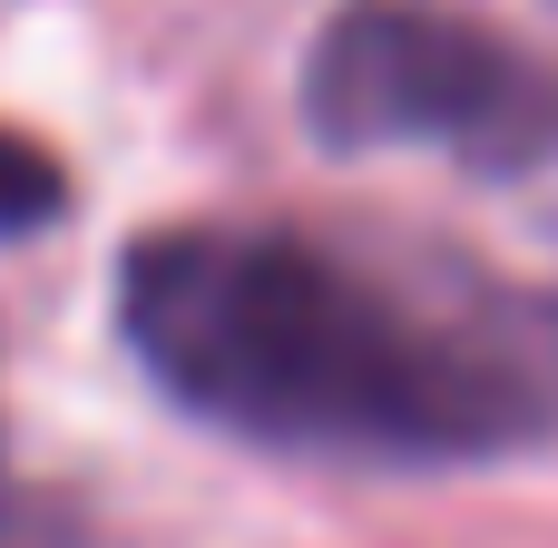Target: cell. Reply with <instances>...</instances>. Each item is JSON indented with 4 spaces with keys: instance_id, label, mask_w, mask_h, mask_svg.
Here are the masks:
<instances>
[{
    "instance_id": "cell-1",
    "label": "cell",
    "mask_w": 558,
    "mask_h": 548,
    "mask_svg": "<svg viewBox=\"0 0 558 548\" xmlns=\"http://www.w3.org/2000/svg\"><path fill=\"white\" fill-rule=\"evenodd\" d=\"M118 343L216 441L333 471H500L558 451V284L432 235L147 226Z\"/></svg>"
},
{
    "instance_id": "cell-2",
    "label": "cell",
    "mask_w": 558,
    "mask_h": 548,
    "mask_svg": "<svg viewBox=\"0 0 558 548\" xmlns=\"http://www.w3.org/2000/svg\"><path fill=\"white\" fill-rule=\"evenodd\" d=\"M324 157H441L490 186H558V69L451 0H343L294 78Z\"/></svg>"
},
{
    "instance_id": "cell-3",
    "label": "cell",
    "mask_w": 558,
    "mask_h": 548,
    "mask_svg": "<svg viewBox=\"0 0 558 548\" xmlns=\"http://www.w3.org/2000/svg\"><path fill=\"white\" fill-rule=\"evenodd\" d=\"M59 216H69V167H59L39 137L0 127V245H29V235H49Z\"/></svg>"
},
{
    "instance_id": "cell-4",
    "label": "cell",
    "mask_w": 558,
    "mask_h": 548,
    "mask_svg": "<svg viewBox=\"0 0 558 548\" xmlns=\"http://www.w3.org/2000/svg\"><path fill=\"white\" fill-rule=\"evenodd\" d=\"M69 510L59 500H39L29 480H10V451H0V548H69Z\"/></svg>"
}]
</instances>
